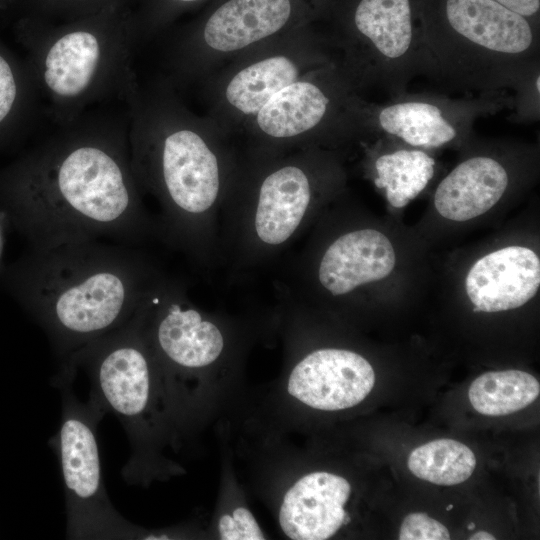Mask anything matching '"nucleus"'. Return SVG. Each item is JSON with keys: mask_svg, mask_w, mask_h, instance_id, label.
Segmentation results:
<instances>
[{"mask_svg": "<svg viewBox=\"0 0 540 540\" xmlns=\"http://www.w3.org/2000/svg\"><path fill=\"white\" fill-rule=\"evenodd\" d=\"M283 334L287 353L283 389L292 404L340 411L357 406L372 391L375 372L361 354L338 347L306 349L285 328Z\"/></svg>", "mask_w": 540, "mask_h": 540, "instance_id": "obj_12", "label": "nucleus"}, {"mask_svg": "<svg viewBox=\"0 0 540 540\" xmlns=\"http://www.w3.org/2000/svg\"><path fill=\"white\" fill-rule=\"evenodd\" d=\"M452 508H453V505L450 504V505H448V506L446 507V510H451Z\"/></svg>", "mask_w": 540, "mask_h": 540, "instance_id": "obj_29", "label": "nucleus"}, {"mask_svg": "<svg viewBox=\"0 0 540 540\" xmlns=\"http://www.w3.org/2000/svg\"><path fill=\"white\" fill-rule=\"evenodd\" d=\"M329 40L338 67L362 96L403 94L421 74L418 0H355Z\"/></svg>", "mask_w": 540, "mask_h": 540, "instance_id": "obj_9", "label": "nucleus"}, {"mask_svg": "<svg viewBox=\"0 0 540 540\" xmlns=\"http://www.w3.org/2000/svg\"><path fill=\"white\" fill-rule=\"evenodd\" d=\"M474 527H475V524H474V523H470V524L468 525V529H474Z\"/></svg>", "mask_w": 540, "mask_h": 540, "instance_id": "obj_28", "label": "nucleus"}, {"mask_svg": "<svg viewBox=\"0 0 540 540\" xmlns=\"http://www.w3.org/2000/svg\"><path fill=\"white\" fill-rule=\"evenodd\" d=\"M337 175L336 163L321 147L242 150L219 220V266L229 278L237 282L275 264Z\"/></svg>", "mask_w": 540, "mask_h": 540, "instance_id": "obj_4", "label": "nucleus"}, {"mask_svg": "<svg viewBox=\"0 0 540 540\" xmlns=\"http://www.w3.org/2000/svg\"><path fill=\"white\" fill-rule=\"evenodd\" d=\"M179 3H194V2H198L200 0H175Z\"/></svg>", "mask_w": 540, "mask_h": 540, "instance_id": "obj_27", "label": "nucleus"}, {"mask_svg": "<svg viewBox=\"0 0 540 540\" xmlns=\"http://www.w3.org/2000/svg\"><path fill=\"white\" fill-rule=\"evenodd\" d=\"M368 104L338 64L314 71L264 104L240 134L242 150L275 153L368 136Z\"/></svg>", "mask_w": 540, "mask_h": 540, "instance_id": "obj_7", "label": "nucleus"}, {"mask_svg": "<svg viewBox=\"0 0 540 540\" xmlns=\"http://www.w3.org/2000/svg\"><path fill=\"white\" fill-rule=\"evenodd\" d=\"M165 272L136 246L92 240L35 249L23 296L64 351L125 324Z\"/></svg>", "mask_w": 540, "mask_h": 540, "instance_id": "obj_3", "label": "nucleus"}, {"mask_svg": "<svg viewBox=\"0 0 540 540\" xmlns=\"http://www.w3.org/2000/svg\"><path fill=\"white\" fill-rule=\"evenodd\" d=\"M82 354L93 362L100 393L111 409L131 421L150 415L161 372L137 311L119 328L84 346Z\"/></svg>", "mask_w": 540, "mask_h": 540, "instance_id": "obj_13", "label": "nucleus"}, {"mask_svg": "<svg viewBox=\"0 0 540 540\" xmlns=\"http://www.w3.org/2000/svg\"><path fill=\"white\" fill-rule=\"evenodd\" d=\"M539 286V257L523 246H508L483 256L465 280L474 312L519 308L536 295Z\"/></svg>", "mask_w": 540, "mask_h": 540, "instance_id": "obj_15", "label": "nucleus"}, {"mask_svg": "<svg viewBox=\"0 0 540 540\" xmlns=\"http://www.w3.org/2000/svg\"><path fill=\"white\" fill-rule=\"evenodd\" d=\"M540 394L539 381L521 370L490 371L470 385L472 407L486 416L515 413L533 403Z\"/></svg>", "mask_w": 540, "mask_h": 540, "instance_id": "obj_18", "label": "nucleus"}, {"mask_svg": "<svg viewBox=\"0 0 540 540\" xmlns=\"http://www.w3.org/2000/svg\"><path fill=\"white\" fill-rule=\"evenodd\" d=\"M408 468L417 478L435 485L453 486L466 481L476 467V457L454 439H436L410 453Z\"/></svg>", "mask_w": 540, "mask_h": 540, "instance_id": "obj_20", "label": "nucleus"}, {"mask_svg": "<svg viewBox=\"0 0 540 540\" xmlns=\"http://www.w3.org/2000/svg\"><path fill=\"white\" fill-rule=\"evenodd\" d=\"M540 70L519 83L514 90L516 117L520 121H535L539 118Z\"/></svg>", "mask_w": 540, "mask_h": 540, "instance_id": "obj_24", "label": "nucleus"}, {"mask_svg": "<svg viewBox=\"0 0 540 540\" xmlns=\"http://www.w3.org/2000/svg\"><path fill=\"white\" fill-rule=\"evenodd\" d=\"M421 75L456 90L515 88L539 69L540 25L495 0H418Z\"/></svg>", "mask_w": 540, "mask_h": 540, "instance_id": "obj_5", "label": "nucleus"}, {"mask_svg": "<svg viewBox=\"0 0 540 540\" xmlns=\"http://www.w3.org/2000/svg\"><path fill=\"white\" fill-rule=\"evenodd\" d=\"M509 184L510 174L498 159L471 156L441 180L434 194V206L448 220H471L495 206Z\"/></svg>", "mask_w": 540, "mask_h": 540, "instance_id": "obj_16", "label": "nucleus"}, {"mask_svg": "<svg viewBox=\"0 0 540 540\" xmlns=\"http://www.w3.org/2000/svg\"><path fill=\"white\" fill-rule=\"evenodd\" d=\"M7 191L35 249L161 239L134 177L123 125L67 126L10 172Z\"/></svg>", "mask_w": 540, "mask_h": 540, "instance_id": "obj_1", "label": "nucleus"}, {"mask_svg": "<svg viewBox=\"0 0 540 540\" xmlns=\"http://www.w3.org/2000/svg\"><path fill=\"white\" fill-rule=\"evenodd\" d=\"M76 1V0H75Z\"/></svg>", "mask_w": 540, "mask_h": 540, "instance_id": "obj_30", "label": "nucleus"}, {"mask_svg": "<svg viewBox=\"0 0 540 540\" xmlns=\"http://www.w3.org/2000/svg\"><path fill=\"white\" fill-rule=\"evenodd\" d=\"M352 486L343 476L312 471L295 478L283 491L277 509L282 533L292 540H326L351 518L345 509Z\"/></svg>", "mask_w": 540, "mask_h": 540, "instance_id": "obj_14", "label": "nucleus"}, {"mask_svg": "<svg viewBox=\"0 0 540 540\" xmlns=\"http://www.w3.org/2000/svg\"><path fill=\"white\" fill-rule=\"evenodd\" d=\"M131 167L142 191L158 203L165 244L196 268L219 267L220 213L242 150L212 118L191 111L167 79L125 98Z\"/></svg>", "mask_w": 540, "mask_h": 540, "instance_id": "obj_2", "label": "nucleus"}, {"mask_svg": "<svg viewBox=\"0 0 540 540\" xmlns=\"http://www.w3.org/2000/svg\"><path fill=\"white\" fill-rule=\"evenodd\" d=\"M470 540H495V536L486 531H479L469 537Z\"/></svg>", "mask_w": 540, "mask_h": 540, "instance_id": "obj_26", "label": "nucleus"}, {"mask_svg": "<svg viewBox=\"0 0 540 540\" xmlns=\"http://www.w3.org/2000/svg\"><path fill=\"white\" fill-rule=\"evenodd\" d=\"M435 160L422 149H398L378 156L374 162V185L385 189L390 205L402 208L432 179Z\"/></svg>", "mask_w": 540, "mask_h": 540, "instance_id": "obj_19", "label": "nucleus"}, {"mask_svg": "<svg viewBox=\"0 0 540 540\" xmlns=\"http://www.w3.org/2000/svg\"><path fill=\"white\" fill-rule=\"evenodd\" d=\"M334 64L329 38L291 32L234 58L202 80L208 116L238 137L275 93Z\"/></svg>", "mask_w": 540, "mask_h": 540, "instance_id": "obj_10", "label": "nucleus"}, {"mask_svg": "<svg viewBox=\"0 0 540 540\" xmlns=\"http://www.w3.org/2000/svg\"><path fill=\"white\" fill-rule=\"evenodd\" d=\"M135 36L109 13L45 31L24 22L17 32L35 85L53 118L66 126L92 103L110 96L125 100L138 82L132 67Z\"/></svg>", "mask_w": 540, "mask_h": 540, "instance_id": "obj_6", "label": "nucleus"}, {"mask_svg": "<svg viewBox=\"0 0 540 540\" xmlns=\"http://www.w3.org/2000/svg\"><path fill=\"white\" fill-rule=\"evenodd\" d=\"M60 457L69 494L79 502L95 499L101 488V466L95 434L79 416L65 417L60 430Z\"/></svg>", "mask_w": 540, "mask_h": 540, "instance_id": "obj_17", "label": "nucleus"}, {"mask_svg": "<svg viewBox=\"0 0 540 540\" xmlns=\"http://www.w3.org/2000/svg\"><path fill=\"white\" fill-rule=\"evenodd\" d=\"M137 313L161 375L207 379L233 369L245 353L250 324L199 308L165 273Z\"/></svg>", "mask_w": 540, "mask_h": 540, "instance_id": "obj_8", "label": "nucleus"}, {"mask_svg": "<svg viewBox=\"0 0 540 540\" xmlns=\"http://www.w3.org/2000/svg\"><path fill=\"white\" fill-rule=\"evenodd\" d=\"M400 540H448L450 533L445 525L424 512L405 516L400 526Z\"/></svg>", "mask_w": 540, "mask_h": 540, "instance_id": "obj_23", "label": "nucleus"}, {"mask_svg": "<svg viewBox=\"0 0 540 540\" xmlns=\"http://www.w3.org/2000/svg\"><path fill=\"white\" fill-rule=\"evenodd\" d=\"M508 9L540 24V0H495Z\"/></svg>", "mask_w": 540, "mask_h": 540, "instance_id": "obj_25", "label": "nucleus"}, {"mask_svg": "<svg viewBox=\"0 0 540 540\" xmlns=\"http://www.w3.org/2000/svg\"><path fill=\"white\" fill-rule=\"evenodd\" d=\"M502 92L452 98L436 93L407 92L384 103L369 102V133H384L421 149L441 148L465 140L475 122L509 104Z\"/></svg>", "mask_w": 540, "mask_h": 540, "instance_id": "obj_11", "label": "nucleus"}, {"mask_svg": "<svg viewBox=\"0 0 540 540\" xmlns=\"http://www.w3.org/2000/svg\"><path fill=\"white\" fill-rule=\"evenodd\" d=\"M215 535L221 540H262L266 535L247 505L239 500L226 503L215 520Z\"/></svg>", "mask_w": 540, "mask_h": 540, "instance_id": "obj_22", "label": "nucleus"}, {"mask_svg": "<svg viewBox=\"0 0 540 540\" xmlns=\"http://www.w3.org/2000/svg\"><path fill=\"white\" fill-rule=\"evenodd\" d=\"M34 85L28 66L0 43V139L21 122Z\"/></svg>", "mask_w": 540, "mask_h": 540, "instance_id": "obj_21", "label": "nucleus"}]
</instances>
